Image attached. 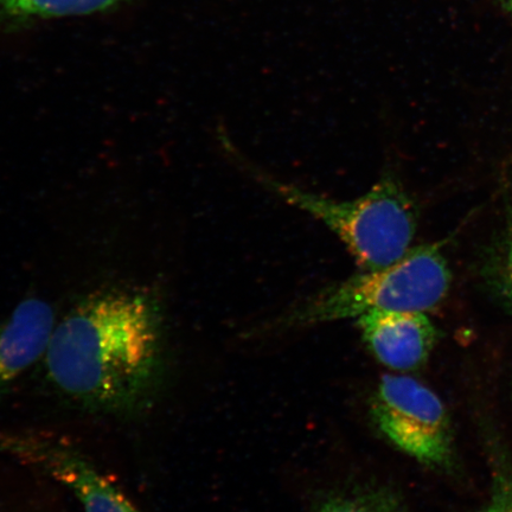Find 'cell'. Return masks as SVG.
<instances>
[{
	"instance_id": "6da1fadb",
	"label": "cell",
	"mask_w": 512,
	"mask_h": 512,
	"mask_svg": "<svg viewBox=\"0 0 512 512\" xmlns=\"http://www.w3.org/2000/svg\"><path fill=\"white\" fill-rule=\"evenodd\" d=\"M42 363L55 392L83 411L142 416L168 380L162 312L144 293L91 294L56 323Z\"/></svg>"
},
{
	"instance_id": "7a4b0ae2",
	"label": "cell",
	"mask_w": 512,
	"mask_h": 512,
	"mask_svg": "<svg viewBox=\"0 0 512 512\" xmlns=\"http://www.w3.org/2000/svg\"><path fill=\"white\" fill-rule=\"evenodd\" d=\"M452 272L439 242L412 248L395 264L323 288L277 319L281 329L360 318L375 311L427 313L444 302Z\"/></svg>"
},
{
	"instance_id": "3957f363",
	"label": "cell",
	"mask_w": 512,
	"mask_h": 512,
	"mask_svg": "<svg viewBox=\"0 0 512 512\" xmlns=\"http://www.w3.org/2000/svg\"><path fill=\"white\" fill-rule=\"evenodd\" d=\"M243 169L291 206L323 222L347 246L362 271L393 265L412 249L418 215L407 191L390 172L366 195L341 202L280 182L247 163Z\"/></svg>"
},
{
	"instance_id": "277c9868",
	"label": "cell",
	"mask_w": 512,
	"mask_h": 512,
	"mask_svg": "<svg viewBox=\"0 0 512 512\" xmlns=\"http://www.w3.org/2000/svg\"><path fill=\"white\" fill-rule=\"evenodd\" d=\"M371 418L389 443L434 469L453 464V434L444 402L412 377L384 375L370 401Z\"/></svg>"
},
{
	"instance_id": "5b68a950",
	"label": "cell",
	"mask_w": 512,
	"mask_h": 512,
	"mask_svg": "<svg viewBox=\"0 0 512 512\" xmlns=\"http://www.w3.org/2000/svg\"><path fill=\"white\" fill-rule=\"evenodd\" d=\"M0 451L66 486L83 512H140L67 440L32 431L0 433Z\"/></svg>"
},
{
	"instance_id": "8992f818",
	"label": "cell",
	"mask_w": 512,
	"mask_h": 512,
	"mask_svg": "<svg viewBox=\"0 0 512 512\" xmlns=\"http://www.w3.org/2000/svg\"><path fill=\"white\" fill-rule=\"evenodd\" d=\"M357 325L377 361L395 371H411L426 363L437 342V329L422 312L375 311Z\"/></svg>"
},
{
	"instance_id": "52a82bcc",
	"label": "cell",
	"mask_w": 512,
	"mask_h": 512,
	"mask_svg": "<svg viewBox=\"0 0 512 512\" xmlns=\"http://www.w3.org/2000/svg\"><path fill=\"white\" fill-rule=\"evenodd\" d=\"M55 325L53 307L38 298L23 300L0 323V398L42 362Z\"/></svg>"
},
{
	"instance_id": "ba28073f",
	"label": "cell",
	"mask_w": 512,
	"mask_h": 512,
	"mask_svg": "<svg viewBox=\"0 0 512 512\" xmlns=\"http://www.w3.org/2000/svg\"><path fill=\"white\" fill-rule=\"evenodd\" d=\"M504 192L501 220L484 256L483 277L512 316V184Z\"/></svg>"
},
{
	"instance_id": "9c48e42d",
	"label": "cell",
	"mask_w": 512,
	"mask_h": 512,
	"mask_svg": "<svg viewBox=\"0 0 512 512\" xmlns=\"http://www.w3.org/2000/svg\"><path fill=\"white\" fill-rule=\"evenodd\" d=\"M121 0H0V22L85 17L100 14Z\"/></svg>"
},
{
	"instance_id": "30bf717a",
	"label": "cell",
	"mask_w": 512,
	"mask_h": 512,
	"mask_svg": "<svg viewBox=\"0 0 512 512\" xmlns=\"http://www.w3.org/2000/svg\"><path fill=\"white\" fill-rule=\"evenodd\" d=\"M316 512H405L394 495L382 490H361L338 495Z\"/></svg>"
},
{
	"instance_id": "8fae6325",
	"label": "cell",
	"mask_w": 512,
	"mask_h": 512,
	"mask_svg": "<svg viewBox=\"0 0 512 512\" xmlns=\"http://www.w3.org/2000/svg\"><path fill=\"white\" fill-rule=\"evenodd\" d=\"M490 495L477 512H512V465L507 454L491 447Z\"/></svg>"
},
{
	"instance_id": "7c38bea8",
	"label": "cell",
	"mask_w": 512,
	"mask_h": 512,
	"mask_svg": "<svg viewBox=\"0 0 512 512\" xmlns=\"http://www.w3.org/2000/svg\"><path fill=\"white\" fill-rule=\"evenodd\" d=\"M501 6V9L509 16L512 21V0H495Z\"/></svg>"
}]
</instances>
